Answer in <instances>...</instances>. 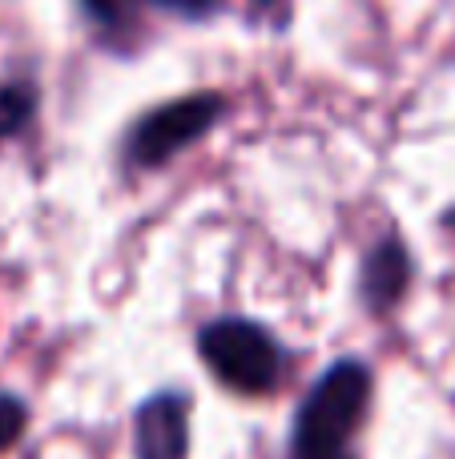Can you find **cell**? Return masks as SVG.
I'll use <instances>...</instances> for the list:
<instances>
[{
	"mask_svg": "<svg viewBox=\"0 0 455 459\" xmlns=\"http://www.w3.org/2000/svg\"><path fill=\"white\" fill-rule=\"evenodd\" d=\"M411 250L399 234H383L359 262V299L371 315H387L399 307L411 286Z\"/></svg>",
	"mask_w": 455,
	"mask_h": 459,
	"instance_id": "obj_5",
	"label": "cell"
},
{
	"mask_svg": "<svg viewBox=\"0 0 455 459\" xmlns=\"http://www.w3.org/2000/svg\"><path fill=\"white\" fill-rule=\"evenodd\" d=\"M24 431V403L16 395H0V452L13 447Z\"/></svg>",
	"mask_w": 455,
	"mask_h": 459,
	"instance_id": "obj_9",
	"label": "cell"
},
{
	"mask_svg": "<svg viewBox=\"0 0 455 459\" xmlns=\"http://www.w3.org/2000/svg\"><path fill=\"white\" fill-rule=\"evenodd\" d=\"M230 109L218 89H198V93L161 101L153 109H145L133 126L121 137V158L129 169H161L185 153L190 145H198L210 129L222 121V113Z\"/></svg>",
	"mask_w": 455,
	"mask_h": 459,
	"instance_id": "obj_2",
	"label": "cell"
},
{
	"mask_svg": "<svg viewBox=\"0 0 455 459\" xmlns=\"http://www.w3.org/2000/svg\"><path fill=\"white\" fill-rule=\"evenodd\" d=\"M206 367L242 395H266L282 379V347L262 323L250 318H214L198 331Z\"/></svg>",
	"mask_w": 455,
	"mask_h": 459,
	"instance_id": "obj_3",
	"label": "cell"
},
{
	"mask_svg": "<svg viewBox=\"0 0 455 459\" xmlns=\"http://www.w3.org/2000/svg\"><path fill=\"white\" fill-rule=\"evenodd\" d=\"M137 459H185L190 455V411L174 391L150 395L133 411Z\"/></svg>",
	"mask_w": 455,
	"mask_h": 459,
	"instance_id": "obj_4",
	"label": "cell"
},
{
	"mask_svg": "<svg viewBox=\"0 0 455 459\" xmlns=\"http://www.w3.org/2000/svg\"><path fill=\"white\" fill-rule=\"evenodd\" d=\"M40 109V89L29 77H8L0 81V142L24 137L29 126L37 121Z\"/></svg>",
	"mask_w": 455,
	"mask_h": 459,
	"instance_id": "obj_6",
	"label": "cell"
},
{
	"mask_svg": "<svg viewBox=\"0 0 455 459\" xmlns=\"http://www.w3.org/2000/svg\"><path fill=\"white\" fill-rule=\"evenodd\" d=\"M371 407V367L339 359L303 399L290 436V459H351V439Z\"/></svg>",
	"mask_w": 455,
	"mask_h": 459,
	"instance_id": "obj_1",
	"label": "cell"
},
{
	"mask_svg": "<svg viewBox=\"0 0 455 459\" xmlns=\"http://www.w3.org/2000/svg\"><path fill=\"white\" fill-rule=\"evenodd\" d=\"M448 226H451V230H455V210H451V214H448Z\"/></svg>",
	"mask_w": 455,
	"mask_h": 459,
	"instance_id": "obj_11",
	"label": "cell"
},
{
	"mask_svg": "<svg viewBox=\"0 0 455 459\" xmlns=\"http://www.w3.org/2000/svg\"><path fill=\"white\" fill-rule=\"evenodd\" d=\"M250 8H254V13H270V8H279L282 0H246Z\"/></svg>",
	"mask_w": 455,
	"mask_h": 459,
	"instance_id": "obj_10",
	"label": "cell"
},
{
	"mask_svg": "<svg viewBox=\"0 0 455 459\" xmlns=\"http://www.w3.org/2000/svg\"><path fill=\"white\" fill-rule=\"evenodd\" d=\"M77 8L109 45L121 37H133L137 21H142V4L137 0H77Z\"/></svg>",
	"mask_w": 455,
	"mask_h": 459,
	"instance_id": "obj_7",
	"label": "cell"
},
{
	"mask_svg": "<svg viewBox=\"0 0 455 459\" xmlns=\"http://www.w3.org/2000/svg\"><path fill=\"white\" fill-rule=\"evenodd\" d=\"M137 4L158 8V13H169V16H177V21L202 24V21H214V16L226 8V0H137Z\"/></svg>",
	"mask_w": 455,
	"mask_h": 459,
	"instance_id": "obj_8",
	"label": "cell"
}]
</instances>
